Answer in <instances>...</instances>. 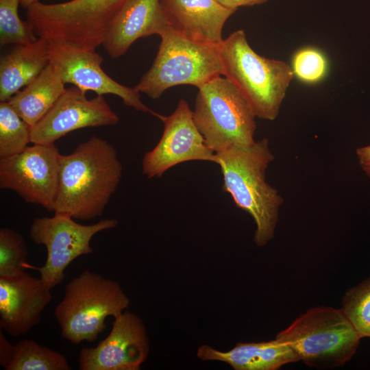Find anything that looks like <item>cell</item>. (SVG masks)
<instances>
[{
    "label": "cell",
    "mask_w": 370,
    "mask_h": 370,
    "mask_svg": "<svg viewBox=\"0 0 370 370\" xmlns=\"http://www.w3.org/2000/svg\"><path fill=\"white\" fill-rule=\"evenodd\" d=\"M66 357L33 339L14 345L12 360L5 370H70Z\"/></svg>",
    "instance_id": "20"
},
{
    "label": "cell",
    "mask_w": 370,
    "mask_h": 370,
    "mask_svg": "<svg viewBox=\"0 0 370 370\" xmlns=\"http://www.w3.org/2000/svg\"><path fill=\"white\" fill-rule=\"evenodd\" d=\"M164 123V130L157 145L145 153L142 173L147 178L160 177L179 164L194 160L214 163L215 153L205 143L197 128L193 110L183 99L169 116L152 111Z\"/></svg>",
    "instance_id": "10"
},
{
    "label": "cell",
    "mask_w": 370,
    "mask_h": 370,
    "mask_svg": "<svg viewBox=\"0 0 370 370\" xmlns=\"http://www.w3.org/2000/svg\"><path fill=\"white\" fill-rule=\"evenodd\" d=\"M19 0H0V43L27 45L38 36L28 21H22L18 13Z\"/></svg>",
    "instance_id": "22"
},
{
    "label": "cell",
    "mask_w": 370,
    "mask_h": 370,
    "mask_svg": "<svg viewBox=\"0 0 370 370\" xmlns=\"http://www.w3.org/2000/svg\"><path fill=\"white\" fill-rule=\"evenodd\" d=\"M310 367L344 365L356 354L360 336L342 308H311L276 336Z\"/></svg>",
    "instance_id": "4"
},
{
    "label": "cell",
    "mask_w": 370,
    "mask_h": 370,
    "mask_svg": "<svg viewBox=\"0 0 370 370\" xmlns=\"http://www.w3.org/2000/svg\"><path fill=\"white\" fill-rule=\"evenodd\" d=\"M0 328V365L5 369L10 364L14 351V345L11 344Z\"/></svg>",
    "instance_id": "26"
},
{
    "label": "cell",
    "mask_w": 370,
    "mask_h": 370,
    "mask_svg": "<svg viewBox=\"0 0 370 370\" xmlns=\"http://www.w3.org/2000/svg\"><path fill=\"white\" fill-rule=\"evenodd\" d=\"M51 299V288L25 271L0 276V328L12 336L25 334Z\"/></svg>",
    "instance_id": "14"
},
{
    "label": "cell",
    "mask_w": 370,
    "mask_h": 370,
    "mask_svg": "<svg viewBox=\"0 0 370 370\" xmlns=\"http://www.w3.org/2000/svg\"><path fill=\"white\" fill-rule=\"evenodd\" d=\"M169 27L193 41L218 48L223 28L237 10L216 0H160Z\"/></svg>",
    "instance_id": "15"
},
{
    "label": "cell",
    "mask_w": 370,
    "mask_h": 370,
    "mask_svg": "<svg viewBox=\"0 0 370 370\" xmlns=\"http://www.w3.org/2000/svg\"><path fill=\"white\" fill-rule=\"evenodd\" d=\"M197 356L203 361L224 362L236 370H275L299 361L293 350L276 338L269 341L238 343L227 352L204 345L198 348Z\"/></svg>",
    "instance_id": "17"
},
{
    "label": "cell",
    "mask_w": 370,
    "mask_h": 370,
    "mask_svg": "<svg viewBox=\"0 0 370 370\" xmlns=\"http://www.w3.org/2000/svg\"><path fill=\"white\" fill-rule=\"evenodd\" d=\"M197 88L193 120L211 150L217 153L256 141V116L227 78L219 76Z\"/></svg>",
    "instance_id": "7"
},
{
    "label": "cell",
    "mask_w": 370,
    "mask_h": 370,
    "mask_svg": "<svg viewBox=\"0 0 370 370\" xmlns=\"http://www.w3.org/2000/svg\"><path fill=\"white\" fill-rule=\"evenodd\" d=\"M117 225L115 219L82 225L68 215L55 213L51 217L36 218L30 227V237L36 244L46 247L47 259L42 267L27 263L25 268L38 271L40 279L51 289L64 279V271L73 260L92 252L90 241L97 233Z\"/></svg>",
    "instance_id": "8"
},
{
    "label": "cell",
    "mask_w": 370,
    "mask_h": 370,
    "mask_svg": "<svg viewBox=\"0 0 370 370\" xmlns=\"http://www.w3.org/2000/svg\"><path fill=\"white\" fill-rule=\"evenodd\" d=\"M223 6L237 10L240 7L254 6L264 3L270 0H216Z\"/></svg>",
    "instance_id": "28"
},
{
    "label": "cell",
    "mask_w": 370,
    "mask_h": 370,
    "mask_svg": "<svg viewBox=\"0 0 370 370\" xmlns=\"http://www.w3.org/2000/svg\"><path fill=\"white\" fill-rule=\"evenodd\" d=\"M149 342L142 319L123 311L114 317L108 336L95 347H84L79 356L80 370H138L146 360Z\"/></svg>",
    "instance_id": "11"
},
{
    "label": "cell",
    "mask_w": 370,
    "mask_h": 370,
    "mask_svg": "<svg viewBox=\"0 0 370 370\" xmlns=\"http://www.w3.org/2000/svg\"><path fill=\"white\" fill-rule=\"evenodd\" d=\"M31 143V127L8 101L0 102V158L22 152Z\"/></svg>",
    "instance_id": "21"
},
{
    "label": "cell",
    "mask_w": 370,
    "mask_h": 370,
    "mask_svg": "<svg viewBox=\"0 0 370 370\" xmlns=\"http://www.w3.org/2000/svg\"><path fill=\"white\" fill-rule=\"evenodd\" d=\"M129 304L119 282L85 270L66 285L54 315L62 336L77 345L97 340L106 328L105 319L120 314Z\"/></svg>",
    "instance_id": "5"
},
{
    "label": "cell",
    "mask_w": 370,
    "mask_h": 370,
    "mask_svg": "<svg viewBox=\"0 0 370 370\" xmlns=\"http://www.w3.org/2000/svg\"><path fill=\"white\" fill-rule=\"evenodd\" d=\"M160 37L151 66L134 87L138 92L156 99L171 87L199 88L222 75L218 48L189 40L169 27Z\"/></svg>",
    "instance_id": "6"
},
{
    "label": "cell",
    "mask_w": 370,
    "mask_h": 370,
    "mask_svg": "<svg viewBox=\"0 0 370 370\" xmlns=\"http://www.w3.org/2000/svg\"><path fill=\"white\" fill-rule=\"evenodd\" d=\"M122 174L115 148L107 140L92 136L71 153L61 154L53 212L80 220L101 216Z\"/></svg>",
    "instance_id": "1"
},
{
    "label": "cell",
    "mask_w": 370,
    "mask_h": 370,
    "mask_svg": "<svg viewBox=\"0 0 370 370\" xmlns=\"http://www.w3.org/2000/svg\"><path fill=\"white\" fill-rule=\"evenodd\" d=\"M273 160L266 138L215 153L214 163L220 166L223 175V191L253 218L256 224L254 240L258 247L273 238L284 202L278 190L266 180V171Z\"/></svg>",
    "instance_id": "2"
},
{
    "label": "cell",
    "mask_w": 370,
    "mask_h": 370,
    "mask_svg": "<svg viewBox=\"0 0 370 370\" xmlns=\"http://www.w3.org/2000/svg\"><path fill=\"white\" fill-rule=\"evenodd\" d=\"M49 42L41 37L30 44L16 45L0 60V101H7L49 64Z\"/></svg>",
    "instance_id": "18"
},
{
    "label": "cell",
    "mask_w": 370,
    "mask_h": 370,
    "mask_svg": "<svg viewBox=\"0 0 370 370\" xmlns=\"http://www.w3.org/2000/svg\"><path fill=\"white\" fill-rule=\"evenodd\" d=\"M64 85L59 71L49 62L36 79L7 101L32 128L64 92Z\"/></svg>",
    "instance_id": "19"
},
{
    "label": "cell",
    "mask_w": 370,
    "mask_h": 370,
    "mask_svg": "<svg viewBox=\"0 0 370 370\" xmlns=\"http://www.w3.org/2000/svg\"><path fill=\"white\" fill-rule=\"evenodd\" d=\"M27 249L25 241L16 231L0 229V276H7L25 271Z\"/></svg>",
    "instance_id": "24"
},
{
    "label": "cell",
    "mask_w": 370,
    "mask_h": 370,
    "mask_svg": "<svg viewBox=\"0 0 370 370\" xmlns=\"http://www.w3.org/2000/svg\"><path fill=\"white\" fill-rule=\"evenodd\" d=\"M291 69L295 77L305 84H316L328 74V61L325 54L314 47L297 50L291 61Z\"/></svg>",
    "instance_id": "25"
},
{
    "label": "cell",
    "mask_w": 370,
    "mask_h": 370,
    "mask_svg": "<svg viewBox=\"0 0 370 370\" xmlns=\"http://www.w3.org/2000/svg\"><path fill=\"white\" fill-rule=\"evenodd\" d=\"M341 308L360 338H370V277L345 293Z\"/></svg>",
    "instance_id": "23"
},
{
    "label": "cell",
    "mask_w": 370,
    "mask_h": 370,
    "mask_svg": "<svg viewBox=\"0 0 370 370\" xmlns=\"http://www.w3.org/2000/svg\"><path fill=\"white\" fill-rule=\"evenodd\" d=\"M168 27L160 0H125L109 21L102 45L118 58L138 38L160 36Z\"/></svg>",
    "instance_id": "16"
},
{
    "label": "cell",
    "mask_w": 370,
    "mask_h": 370,
    "mask_svg": "<svg viewBox=\"0 0 370 370\" xmlns=\"http://www.w3.org/2000/svg\"><path fill=\"white\" fill-rule=\"evenodd\" d=\"M60 156L54 144H33L18 154L0 158V188L53 211Z\"/></svg>",
    "instance_id": "9"
},
{
    "label": "cell",
    "mask_w": 370,
    "mask_h": 370,
    "mask_svg": "<svg viewBox=\"0 0 370 370\" xmlns=\"http://www.w3.org/2000/svg\"><path fill=\"white\" fill-rule=\"evenodd\" d=\"M356 154L361 169L370 178V145L357 148Z\"/></svg>",
    "instance_id": "27"
},
{
    "label": "cell",
    "mask_w": 370,
    "mask_h": 370,
    "mask_svg": "<svg viewBox=\"0 0 370 370\" xmlns=\"http://www.w3.org/2000/svg\"><path fill=\"white\" fill-rule=\"evenodd\" d=\"M86 93L75 86L66 88L49 111L31 128V143L54 144L75 130L119 123V116L103 95L88 99Z\"/></svg>",
    "instance_id": "12"
},
{
    "label": "cell",
    "mask_w": 370,
    "mask_h": 370,
    "mask_svg": "<svg viewBox=\"0 0 370 370\" xmlns=\"http://www.w3.org/2000/svg\"><path fill=\"white\" fill-rule=\"evenodd\" d=\"M218 52L222 75L238 90L255 116L275 120L295 77L291 65L257 53L243 29L223 39Z\"/></svg>",
    "instance_id": "3"
},
{
    "label": "cell",
    "mask_w": 370,
    "mask_h": 370,
    "mask_svg": "<svg viewBox=\"0 0 370 370\" xmlns=\"http://www.w3.org/2000/svg\"><path fill=\"white\" fill-rule=\"evenodd\" d=\"M50 43V42H49ZM50 63L59 71L64 84H71L82 91L97 95L112 94L123 103L145 113L152 112L134 88L123 86L111 78L102 67L103 57L95 49L62 47L50 43Z\"/></svg>",
    "instance_id": "13"
},
{
    "label": "cell",
    "mask_w": 370,
    "mask_h": 370,
    "mask_svg": "<svg viewBox=\"0 0 370 370\" xmlns=\"http://www.w3.org/2000/svg\"><path fill=\"white\" fill-rule=\"evenodd\" d=\"M37 1L38 0H19L20 5H21L23 8L27 10Z\"/></svg>",
    "instance_id": "29"
}]
</instances>
